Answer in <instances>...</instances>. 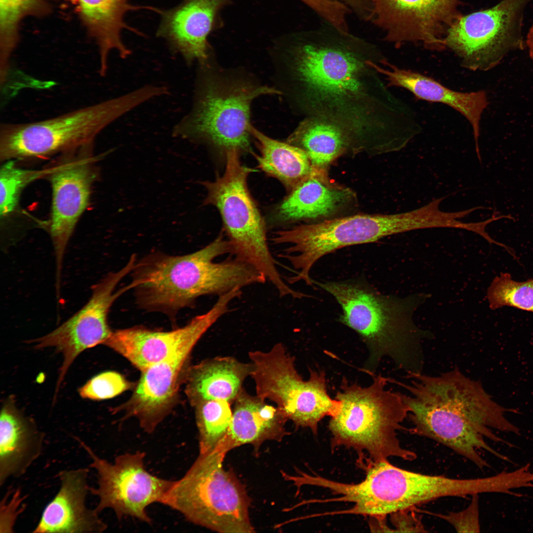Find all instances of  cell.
<instances>
[{"label": "cell", "mask_w": 533, "mask_h": 533, "mask_svg": "<svg viewBox=\"0 0 533 533\" xmlns=\"http://www.w3.org/2000/svg\"><path fill=\"white\" fill-rule=\"evenodd\" d=\"M327 25L305 33L274 63L278 87L291 109L330 123L349 152L399 151L422 131L413 109L368 64L386 59L375 44Z\"/></svg>", "instance_id": "6da1fadb"}, {"label": "cell", "mask_w": 533, "mask_h": 533, "mask_svg": "<svg viewBox=\"0 0 533 533\" xmlns=\"http://www.w3.org/2000/svg\"><path fill=\"white\" fill-rule=\"evenodd\" d=\"M407 391L403 398L412 427L409 431L439 443L472 462L481 469L490 467L478 450L484 449L510 461L485 442L514 445L495 435L490 427L520 435L519 429L504 417L518 413L494 401L482 383L470 379L457 368L438 376L422 372L407 373Z\"/></svg>", "instance_id": "7a4b0ae2"}, {"label": "cell", "mask_w": 533, "mask_h": 533, "mask_svg": "<svg viewBox=\"0 0 533 533\" xmlns=\"http://www.w3.org/2000/svg\"><path fill=\"white\" fill-rule=\"evenodd\" d=\"M227 254H230V248L223 232L190 254L150 253L136 261L131 272L137 305L145 310L174 318L181 309L193 306L201 296H220L235 288L266 282L262 273L236 257L214 261Z\"/></svg>", "instance_id": "3957f363"}, {"label": "cell", "mask_w": 533, "mask_h": 533, "mask_svg": "<svg viewBox=\"0 0 533 533\" xmlns=\"http://www.w3.org/2000/svg\"><path fill=\"white\" fill-rule=\"evenodd\" d=\"M315 283L340 305V322L357 333L366 344L369 356L365 371L374 374L381 360L387 357L407 373L422 372L421 343L431 334L414 323L413 315L429 295H384L359 281Z\"/></svg>", "instance_id": "277c9868"}, {"label": "cell", "mask_w": 533, "mask_h": 533, "mask_svg": "<svg viewBox=\"0 0 533 533\" xmlns=\"http://www.w3.org/2000/svg\"><path fill=\"white\" fill-rule=\"evenodd\" d=\"M274 94L281 93L248 72L221 67L209 57L198 64L192 109L174 127L173 134L225 154L251 152L252 103L261 96Z\"/></svg>", "instance_id": "5b68a950"}, {"label": "cell", "mask_w": 533, "mask_h": 533, "mask_svg": "<svg viewBox=\"0 0 533 533\" xmlns=\"http://www.w3.org/2000/svg\"><path fill=\"white\" fill-rule=\"evenodd\" d=\"M371 375L373 382L366 387L343 380L335 397L341 409L328 424L331 450L351 448L358 458L366 453L374 461L391 457L415 459L416 454L402 446L397 436L409 412L402 393L387 389V379Z\"/></svg>", "instance_id": "8992f818"}, {"label": "cell", "mask_w": 533, "mask_h": 533, "mask_svg": "<svg viewBox=\"0 0 533 533\" xmlns=\"http://www.w3.org/2000/svg\"><path fill=\"white\" fill-rule=\"evenodd\" d=\"M143 87L120 96L38 121L2 123L0 160L64 155L93 145L117 118L149 100Z\"/></svg>", "instance_id": "52a82bcc"}, {"label": "cell", "mask_w": 533, "mask_h": 533, "mask_svg": "<svg viewBox=\"0 0 533 533\" xmlns=\"http://www.w3.org/2000/svg\"><path fill=\"white\" fill-rule=\"evenodd\" d=\"M226 454L219 448L199 454L186 474L174 481L161 503L189 522L213 531L255 532L244 487L232 472L223 467Z\"/></svg>", "instance_id": "ba28073f"}, {"label": "cell", "mask_w": 533, "mask_h": 533, "mask_svg": "<svg viewBox=\"0 0 533 533\" xmlns=\"http://www.w3.org/2000/svg\"><path fill=\"white\" fill-rule=\"evenodd\" d=\"M236 151L226 152L225 170L214 181H203L204 205L215 206L221 216L230 255L251 265L273 285L280 295L290 287L284 282L269 250L265 222L247 186L255 170L243 165Z\"/></svg>", "instance_id": "9c48e42d"}, {"label": "cell", "mask_w": 533, "mask_h": 533, "mask_svg": "<svg viewBox=\"0 0 533 533\" xmlns=\"http://www.w3.org/2000/svg\"><path fill=\"white\" fill-rule=\"evenodd\" d=\"M249 357L256 395L275 403L296 427L309 428L317 435L320 421L340 411L342 403L328 393L324 372L310 370L308 380L304 381L282 343L268 351H250Z\"/></svg>", "instance_id": "30bf717a"}, {"label": "cell", "mask_w": 533, "mask_h": 533, "mask_svg": "<svg viewBox=\"0 0 533 533\" xmlns=\"http://www.w3.org/2000/svg\"><path fill=\"white\" fill-rule=\"evenodd\" d=\"M532 0H501L494 6L462 14L448 29L446 48L461 66L487 71L510 51L526 46L522 29L525 9Z\"/></svg>", "instance_id": "8fae6325"}, {"label": "cell", "mask_w": 533, "mask_h": 533, "mask_svg": "<svg viewBox=\"0 0 533 533\" xmlns=\"http://www.w3.org/2000/svg\"><path fill=\"white\" fill-rule=\"evenodd\" d=\"M78 442L91 459L90 467L97 474V486L89 489L90 493L99 498L96 510L100 514L111 509L119 520L130 516L152 524L147 507L155 502L161 503L174 481L149 473L145 467L144 452L122 454L111 463L97 456L84 442Z\"/></svg>", "instance_id": "7c38bea8"}, {"label": "cell", "mask_w": 533, "mask_h": 533, "mask_svg": "<svg viewBox=\"0 0 533 533\" xmlns=\"http://www.w3.org/2000/svg\"><path fill=\"white\" fill-rule=\"evenodd\" d=\"M137 261L133 254L120 269L108 273L92 287L91 296L77 312L55 330L36 340V348L54 347L63 356L57 383L59 388L76 357L86 349L102 343L112 331L108 314L114 302L125 292L132 289L131 283L116 290L118 284L131 273Z\"/></svg>", "instance_id": "4fadbf2b"}, {"label": "cell", "mask_w": 533, "mask_h": 533, "mask_svg": "<svg viewBox=\"0 0 533 533\" xmlns=\"http://www.w3.org/2000/svg\"><path fill=\"white\" fill-rule=\"evenodd\" d=\"M461 0H373L371 21L384 33L383 40L399 47L419 43L436 51L446 48L445 37L462 14Z\"/></svg>", "instance_id": "5bb4252c"}, {"label": "cell", "mask_w": 533, "mask_h": 533, "mask_svg": "<svg viewBox=\"0 0 533 533\" xmlns=\"http://www.w3.org/2000/svg\"><path fill=\"white\" fill-rule=\"evenodd\" d=\"M92 146L65 154V158L53 166L48 177L52 188L49 230L56 257L58 281L65 250L88 205L92 186L98 177L95 163L102 157L92 155Z\"/></svg>", "instance_id": "9a60e30c"}, {"label": "cell", "mask_w": 533, "mask_h": 533, "mask_svg": "<svg viewBox=\"0 0 533 533\" xmlns=\"http://www.w3.org/2000/svg\"><path fill=\"white\" fill-rule=\"evenodd\" d=\"M233 300L230 293L218 297L205 313L196 315L183 327L156 331L142 326L112 331L104 344L116 351L142 372L171 356L189 342L199 339L223 315Z\"/></svg>", "instance_id": "2e32d148"}, {"label": "cell", "mask_w": 533, "mask_h": 533, "mask_svg": "<svg viewBox=\"0 0 533 533\" xmlns=\"http://www.w3.org/2000/svg\"><path fill=\"white\" fill-rule=\"evenodd\" d=\"M384 511L388 515L447 496L488 493L487 478L457 479L410 471L383 464Z\"/></svg>", "instance_id": "e0dca14e"}, {"label": "cell", "mask_w": 533, "mask_h": 533, "mask_svg": "<svg viewBox=\"0 0 533 533\" xmlns=\"http://www.w3.org/2000/svg\"><path fill=\"white\" fill-rule=\"evenodd\" d=\"M198 341L189 342L171 356L142 372L125 407L127 415L137 418L146 432L153 431L174 402L184 366Z\"/></svg>", "instance_id": "ac0fdd59"}, {"label": "cell", "mask_w": 533, "mask_h": 533, "mask_svg": "<svg viewBox=\"0 0 533 533\" xmlns=\"http://www.w3.org/2000/svg\"><path fill=\"white\" fill-rule=\"evenodd\" d=\"M89 469L79 468L60 471V486L44 508L33 533H102L108 527L99 513L89 508L86 499L89 493Z\"/></svg>", "instance_id": "d6986e66"}, {"label": "cell", "mask_w": 533, "mask_h": 533, "mask_svg": "<svg viewBox=\"0 0 533 533\" xmlns=\"http://www.w3.org/2000/svg\"><path fill=\"white\" fill-rule=\"evenodd\" d=\"M228 0H185L161 12L156 32L187 64L204 62L209 57L207 37L219 7Z\"/></svg>", "instance_id": "ffe728a7"}, {"label": "cell", "mask_w": 533, "mask_h": 533, "mask_svg": "<svg viewBox=\"0 0 533 533\" xmlns=\"http://www.w3.org/2000/svg\"><path fill=\"white\" fill-rule=\"evenodd\" d=\"M368 63L381 75H384L388 87L403 88L418 100L445 104L462 115L471 125L478 159L481 162L479 146L480 123L482 114L488 104L486 93L483 90L462 92L448 88L434 78L420 73L400 68L387 59L382 68L372 60Z\"/></svg>", "instance_id": "44dd1931"}, {"label": "cell", "mask_w": 533, "mask_h": 533, "mask_svg": "<svg viewBox=\"0 0 533 533\" xmlns=\"http://www.w3.org/2000/svg\"><path fill=\"white\" fill-rule=\"evenodd\" d=\"M76 11L88 35L96 44L99 55L100 75H106L109 56L116 51L122 59L127 58L131 51L123 42L121 34L128 30L140 34L129 26L124 17L130 11L146 9L158 13L160 10L151 6L135 5L130 0H73Z\"/></svg>", "instance_id": "7402d4cb"}, {"label": "cell", "mask_w": 533, "mask_h": 533, "mask_svg": "<svg viewBox=\"0 0 533 533\" xmlns=\"http://www.w3.org/2000/svg\"><path fill=\"white\" fill-rule=\"evenodd\" d=\"M228 433L218 447L226 454L239 446L250 444L256 454L263 442H280L289 434L285 425L288 419L277 406L269 405L243 387L234 402Z\"/></svg>", "instance_id": "603a6c76"}, {"label": "cell", "mask_w": 533, "mask_h": 533, "mask_svg": "<svg viewBox=\"0 0 533 533\" xmlns=\"http://www.w3.org/2000/svg\"><path fill=\"white\" fill-rule=\"evenodd\" d=\"M43 434L12 402L2 407L0 417V487L10 478L25 474L42 451Z\"/></svg>", "instance_id": "cb8c5ba5"}, {"label": "cell", "mask_w": 533, "mask_h": 533, "mask_svg": "<svg viewBox=\"0 0 533 533\" xmlns=\"http://www.w3.org/2000/svg\"><path fill=\"white\" fill-rule=\"evenodd\" d=\"M327 170L314 169L312 174L290 192L276 209L275 218L281 223L326 217L350 201V189L333 185Z\"/></svg>", "instance_id": "d4e9b609"}, {"label": "cell", "mask_w": 533, "mask_h": 533, "mask_svg": "<svg viewBox=\"0 0 533 533\" xmlns=\"http://www.w3.org/2000/svg\"><path fill=\"white\" fill-rule=\"evenodd\" d=\"M253 369L251 362H241L232 356L204 360L189 369L186 393L193 406L203 401L215 399L232 404Z\"/></svg>", "instance_id": "484cf974"}, {"label": "cell", "mask_w": 533, "mask_h": 533, "mask_svg": "<svg viewBox=\"0 0 533 533\" xmlns=\"http://www.w3.org/2000/svg\"><path fill=\"white\" fill-rule=\"evenodd\" d=\"M251 134L260 152L255 155L258 167L290 191L313 172L309 157L302 149L272 139L253 125Z\"/></svg>", "instance_id": "4316f807"}, {"label": "cell", "mask_w": 533, "mask_h": 533, "mask_svg": "<svg viewBox=\"0 0 533 533\" xmlns=\"http://www.w3.org/2000/svg\"><path fill=\"white\" fill-rule=\"evenodd\" d=\"M308 154L313 168L327 170L349 144L343 132L334 125L313 117H304L286 141Z\"/></svg>", "instance_id": "83f0119b"}, {"label": "cell", "mask_w": 533, "mask_h": 533, "mask_svg": "<svg viewBox=\"0 0 533 533\" xmlns=\"http://www.w3.org/2000/svg\"><path fill=\"white\" fill-rule=\"evenodd\" d=\"M50 9L47 0H0V80L8 77L11 56L19 41L22 20L40 16Z\"/></svg>", "instance_id": "f1b7e54d"}, {"label": "cell", "mask_w": 533, "mask_h": 533, "mask_svg": "<svg viewBox=\"0 0 533 533\" xmlns=\"http://www.w3.org/2000/svg\"><path fill=\"white\" fill-rule=\"evenodd\" d=\"M231 405L227 401L215 399L203 401L194 406L199 454L212 452L221 445L230 425Z\"/></svg>", "instance_id": "f546056e"}, {"label": "cell", "mask_w": 533, "mask_h": 533, "mask_svg": "<svg viewBox=\"0 0 533 533\" xmlns=\"http://www.w3.org/2000/svg\"><path fill=\"white\" fill-rule=\"evenodd\" d=\"M16 160L5 161L0 169V216L5 218L16 209L24 188L41 178L48 177L53 166L39 170L26 169L16 165Z\"/></svg>", "instance_id": "4dcf8cb0"}, {"label": "cell", "mask_w": 533, "mask_h": 533, "mask_svg": "<svg viewBox=\"0 0 533 533\" xmlns=\"http://www.w3.org/2000/svg\"><path fill=\"white\" fill-rule=\"evenodd\" d=\"M487 298L493 310L508 306L533 312V278L518 282L509 273H501L489 287Z\"/></svg>", "instance_id": "1f68e13d"}, {"label": "cell", "mask_w": 533, "mask_h": 533, "mask_svg": "<svg viewBox=\"0 0 533 533\" xmlns=\"http://www.w3.org/2000/svg\"><path fill=\"white\" fill-rule=\"evenodd\" d=\"M130 387V383L120 374L109 371L92 378L79 389V393L83 398L100 400L113 398Z\"/></svg>", "instance_id": "d6a6232c"}, {"label": "cell", "mask_w": 533, "mask_h": 533, "mask_svg": "<svg viewBox=\"0 0 533 533\" xmlns=\"http://www.w3.org/2000/svg\"><path fill=\"white\" fill-rule=\"evenodd\" d=\"M478 495H471V502L465 509L437 516L447 521L458 533L480 532Z\"/></svg>", "instance_id": "836d02e7"}, {"label": "cell", "mask_w": 533, "mask_h": 533, "mask_svg": "<svg viewBox=\"0 0 533 533\" xmlns=\"http://www.w3.org/2000/svg\"><path fill=\"white\" fill-rule=\"evenodd\" d=\"M20 488L7 490L0 503V533H13L14 527L19 515L25 509Z\"/></svg>", "instance_id": "e575fe53"}, {"label": "cell", "mask_w": 533, "mask_h": 533, "mask_svg": "<svg viewBox=\"0 0 533 533\" xmlns=\"http://www.w3.org/2000/svg\"><path fill=\"white\" fill-rule=\"evenodd\" d=\"M411 509L399 510L389 515L394 532H427L421 518Z\"/></svg>", "instance_id": "d590c367"}, {"label": "cell", "mask_w": 533, "mask_h": 533, "mask_svg": "<svg viewBox=\"0 0 533 533\" xmlns=\"http://www.w3.org/2000/svg\"><path fill=\"white\" fill-rule=\"evenodd\" d=\"M340 3L346 6L360 19L371 22L373 10V0H327Z\"/></svg>", "instance_id": "8d00e7d4"}, {"label": "cell", "mask_w": 533, "mask_h": 533, "mask_svg": "<svg viewBox=\"0 0 533 533\" xmlns=\"http://www.w3.org/2000/svg\"><path fill=\"white\" fill-rule=\"evenodd\" d=\"M386 516H371L369 526L372 532H394L386 523Z\"/></svg>", "instance_id": "74e56055"}, {"label": "cell", "mask_w": 533, "mask_h": 533, "mask_svg": "<svg viewBox=\"0 0 533 533\" xmlns=\"http://www.w3.org/2000/svg\"><path fill=\"white\" fill-rule=\"evenodd\" d=\"M525 44L528 48L530 57L533 60V24L527 35Z\"/></svg>", "instance_id": "f35d334b"}]
</instances>
